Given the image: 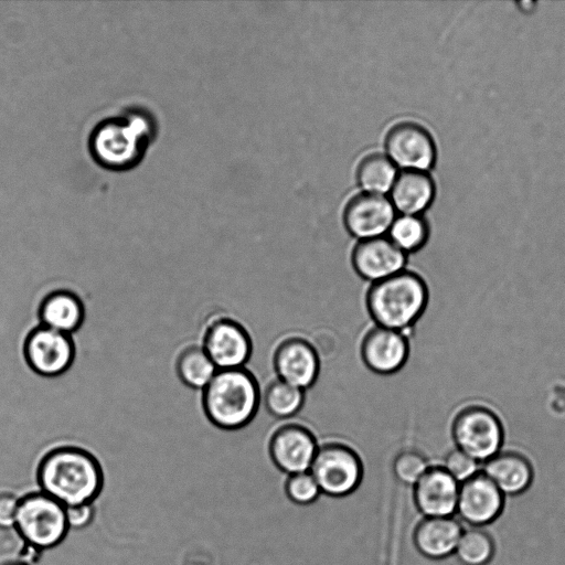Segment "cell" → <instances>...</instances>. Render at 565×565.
Here are the masks:
<instances>
[{"instance_id": "1", "label": "cell", "mask_w": 565, "mask_h": 565, "mask_svg": "<svg viewBox=\"0 0 565 565\" xmlns=\"http://www.w3.org/2000/svg\"><path fill=\"white\" fill-rule=\"evenodd\" d=\"M158 134L154 115L130 105L97 120L87 136V151L100 168L126 172L138 167Z\"/></svg>"}, {"instance_id": "2", "label": "cell", "mask_w": 565, "mask_h": 565, "mask_svg": "<svg viewBox=\"0 0 565 565\" xmlns=\"http://www.w3.org/2000/svg\"><path fill=\"white\" fill-rule=\"evenodd\" d=\"M103 484L97 460L76 447H58L46 452L36 468V486L64 507L92 503Z\"/></svg>"}, {"instance_id": "3", "label": "cell", "mask_w": 565, "mask_h": 565, "mask_svg": "<svg viewBox=\"0 0 565 565\" xmlns=\"http://www.w3.org/2000/svg\"><path fill=\"white\" fill-rule=\"evenodd\" d=\"M428 300L425 279L406 268L370 284L365 294L366 311L374 324L406 334L425 312Z\"/></svg>"}, {"instance_id": "4", "label": "cell", "mask_w": 565, "mask_h": 565, "mask_svg": "<svg viewBox=\"0 0 565 565\" xmlns=\"http://www.w3.org/2000/svg\"><path fill=\"white\" fill-rule=\"evenodd\" d=\"M262 394L255 375L246 367L217 370L203 390L209 420L227 431H238L256 416Z\"/></svg>"}, {"instance_id": "5", "label": "cell", "mask_w": 565, "mask_h": 565, "mask_svg": "<svg viewBox=\"0 0 565 565\" xmlns=\"http://www.w3.org/2000/svg\"><path fill=\"white\" fill-rule=\"evenodd\" d=\"M14 530L21 541L38 551L58 545L68 532L66 507L38 490L20 495Z\"/></svg>"}, {"instance_id": "6", "label": "cell", "mask_w": 565, "mask_h": 565, "mask_svg": "<svg viewBox=\"0 0 565 565\" xmlns=\"http://www.w3.org/2000/svg\"><path fill=\"white\" fill-rule=\"evenodd\" d=\"M451 437L457 449L480 463L500 452L504 431L500 418L492 409L469 405L455 415Z\"/></svg>"}, {"instance_id": "7", "label": "cell", "mask_w": 565, "mask_h": 565, "mask_svg": "<svg viewBox=\"0 0 565 565\" xmlns=\"http://www.w3.org/2000/svg\"><path fill=\"white\" fill-rule=\"evenodd\" d=\"M203 349L217 370L239 369L250 360L253 341L235 316L217 308L210 317Z\"/></svg>"}, {"instance_id": "8", "label": "cell", "mask_w": 565, "mask_h": 565, "mask_svg": "<svg viewBox=\"0 0 565 565\" xmlns=\"http://www.w3.org/2000/svg\"><path fill=\"white\" fill-rule=\"evenodd\" d=\"M309 471L321 492L342 497L360 484L363 465L359 454L349 445L328 441L319 445Z\"/></svg>"}, {"instance_id": "9", "label": "cell", "mask_w": 565, "mask_h": 565, "mask_svg": "<svg viewBox=\"0 0 565 565\" xmlns=\"http://www.w3.org/2000/svg\"><path fill=\"white\" fill-rule=\"evenodd\" d=\"M318 447L312 430L299 423L277 427L268 441L270 459L288 475L309 471Z\"/></svg>"}, {"instance_id": "10", "label": "cell", "mask_w": 565, "mask_h": 565, "mask_svg": "<svg viewBox=\"0 0 565 565\" xmlns=\"http://www.w3.org/2000/svg\"><path fill=\"white\" fill-rule=\"evenodd\" d=\"M23 353L28 365L41 375H57L68 369L74 356L70 334L36 326L26 335Z\"/></svg>"}, {"instance_id": "11", "label": "cell", "mask_w": 565, "mask_h": 565, "mask_svg": "<svg viewBox=\"0 0 565 565\" xmlns=\"http://www.w3.org/2000/svg\"><path fill=\"white\" fill-rule=\"evenodd\" d=\"M273 367L277 379L307 391L320 373V359L315 345L298 335L282 339L275 348Z\"/></svg>"}, {"instance_id": "12", "label": "cell", "mask_w": 565, "mask_h": 565, "mask_svg": "<svg viewBox=\"0 0 565 565\" xmlns=\"http://www.w3.org/2000/svg\"><path fill=\"white\" fill-rule=\"evenodd\" d=\"M409 352L408 334L375 324L365 332L360 343L363 364L379 375H392L401 371Z\"/></svg>"}, {"instance_id": "13", "label": "cell", "mask_w": 565, "mask_h": 565, "mask_svg": "<svg viewBox=\"0 0 565 565\" xmlns=\"http://www.w3.org/2000/svg\"><path fill=\"white\" fill-rule=\"evenodd\" d=\"M387 157L405 170L425 171L435 161V145L429 132L415 122H401L388 131Z\"/></svg>"}, {"instance_id": "14", "label": "cell", "mask_w": 565, "mask_h": 565, "mask_svg": "<svg viewBox=\"0 0 565 565\" xmlns=\"http://www.w3.org/2000/svg\"><path fill=\"white\" fill-rule=\"evenodd\" d=\"M406 262V254L384 236L359 241L351 254L354 271L370 284L404 270Z\"/></svg>"}, {"instance_id": "15", "label": "cell", "mask_w": 565, "mask_h": 565, "mask_svg": "<svg viewBox=\"0 0 565 565\" xmlns=\"http://www.w3.org/2000/svg\"><path fill=\"white\" fill-rule=\"evenodd\" d=\"M504 495L481 471L460 483L456 513L470 526H486L502 512Z\"/></svg>"}, {"instance_id": "16", "label": "cell", "mask_w": 565, "mask_h": 565, "mask_svg": "<svg viewBox=\"0 0 565 565\" xmlns=\"http://www.w3.org/2000/svg\"><path fill=\"white\" fill-rule=\"evenodd\" d=\"M395 218L392 202L382 194L363 193L347 205L344 224L360 241L383 236Z\"/></svg>"}, {"instance_id": "17", "label": "cell", "mask_w": 565, "mask_h": 565, "mask_svg": "<svg viewBox=\"0 0 565 565\" xmlns=\"http://www.w3.org/2000/svg\"><path fill=\"white\" fill-rule=\"evenodd\" d=\"M459 486L443 466H429L414 486L418 510L426 518L452 516L457 509Z\"/></svg>"}, {"instance_id": "18", "label": "cell", "mask_w": 565, "mask_h": 565, "mask_svg": "<svg viewBox=\"0 0 565 565\" xmlns=\"http://www.w3.org/2000/svg\"><path fill=\"white\" fill-rule=\"evenodd\" d=\"M481 472L504 497H515L526 491L534 478V468L527 457L518 451H500L483 462Z\"/></svg>"}, {"instance_id": "19", "label": "cell", "mask_w": 565, "mask_h": 565, "mask_svg": "<svg viewBox=\"0 0 565 565\" xmlns=\"http://www.w3.org/2000/svg\"><path fill=\"white\" fill-rule=\"evenodd\" d=\"M462 530L452 516L426 518L415 531V545L426 557L446 559L454 555Z\"/></svg>"}, {"instance_id": "20", "label": "cell", "mask_w": 565, "mask_h": 565, "mask_svg": "<svg viewBox=\"0 0 565 565\" xmlns=\"http://www.w3.org/2000/svg\"><path fill=\"white\" fill-rule=\"evenodd\" d=\"M431 178L419 170H404L392 186V204L403 214L417 215L434 198Z\"/></svg>"}, {"instance_id": "21", "label": "cell", "mask_w": 565, "mask_h": 565, "mask_svg": "<svg viewBox=\"0 0 565 565\" xmlns=\"http://www.w3.org/2000/svg\"><path fill=\"white\" fill-rule=\"evenodd\" d=\"M84 309L76 295L67 290L47 294L39 307L40 324L70 334L82 323Z\"/></svg>"}, {"instance_id": "22", "label": "cell", "mask_w": 565, "mask_h": 565, "mask_svg": "<svg viewBox=\"0 0 565 565\" xmlns=\"http://www.w3.org/2000/svg\"><path fill=\"white\" fill-rule=\"evenodd\" d=\"M179 377L190 387L204 390L217 372L203 349V343L186 345L177 362Z\"/></svg>"}, {"instance_id": "23", "label": "cell", "mask_w": 565, "mask_h": 565, "mask_svg": "<svg viewBox=\"0 0 565 565\" xmlns=\"http://www.w3.org/2000/svg\"><path fill=\"white\" fill-rule=\"evenodd\" d=\"M306 391L276 379L263 392V403L267 413L277 419H288L297 415L305 404Z\"/></svg>"}, {"instance_id": "24", "label": "cell", "mask_w": 565, "mask_h": 565, "mask_svg": "<svg viewBox=\"0 0 565 565\" xmlns=\"http://www.w3.org/2000/svg\"><path fill=\"white\" fill-rule=\"evenodd\" d=\"M494 555V542L483 526L462 530L454 556L462 565H487Z\"/></svg>"}, {"instance_id": "25", "label": "cell", "mask_w": 565, "mask_h": 565, "mask_svg": "<svg viewBox=\"0 0 565 565\" xmlns=\"http://www.w3.org/2000/svg\"><path fill=\"white\" fill-rule=\"evenodd\" d=\"M396 166L380 153L365 157L359 164L358 180L366 193L383 194L392 189L396 179Z\"/></svg>"}, {"instance_id": "26", "label": "cell", "mask_w": 565, "mask_h": 565, "mask_svg": "<svg viewBox=\"0 0 565 565\" xmlns=\"http://www.w3.org/2000/svg\"><path fill=\"white\" fill-rule=\"evenodd\" d=\"M388 238L405 254L420 249L428 237V228L418 215L402 214L394 218Z\"/></svg>"}, {"instance_id": "27", "label": "cell", "mask_w": 565, "mask_h": 565, "mask_svg": "<svg viewBox=\"0 0 565 565\" xmlns=\"http://www.w3.org/2000/svg\"><path fill=\"white\" fill-rule=\"evenodd\" d=\"M429 468L422 452L406 449L397 454L393 462L395 477L407 486H415Z\"/></svg>"}, {"instance_id": "28", "label": "cell", "mask_w": 565, "mask_h": 565, "mask_svg": "<svg viewBox=\"0 0 565 565\" xmlns=\"http://www.w3.org/2000/svg\"><path fill=\"white\" fill-rule=\"evenodd\" d=\"M289 499L297 504H310L320 494V489L310 471L289 475L286 482Z\"/></svg>"}, {"instance_id": "29", "label": "cell", "mask_w": 565, "mask_h": 565, "mask_svg": "<svg viewBox=\"0 0 565 565\" xmlns=\"http://www.w3.org/2000/svg\"><path fill=\"white\" fill-rule=\"evenodd\" d=\"M479 467L478 461L457 448L447 454L443 466L459 484L480 472Z\"/></svg>"}, {"instance_id": "30", "label": "cell", "mask_w": 565, "mask_h": 565, "mask_svg": "<svg viewBox=\"0 0 565 565\" xmlns=\"http://www.w3.org/2000/svg\"><path fill=\"white\" fill-rule=\"evenodd\" d=\"M20 495L12 490L0 492V530H14Z\"/></svg>"}, {"instance_id": "31", "label": "cell", "mask_w": 565, "mask_h": 565, "mask_svg": "<svg viewBox=\"0 0 565 565\" xmlns=\"http://www.w3.org/2000/svg\"><path fill=\"white\" fill-rule=\"evenodd\" d=\"M94 514L93 502L66 507V521L68 529L81 530L88 526L94 519Z\"/></svg>"}, {"instance_id": "32", "label": "cell", "mask_w": 565, "mask_h": 565, "mask_svg": "<svg viewBox=\"0 0 565 565\" xmlns=\"http://www.w3.org/2000/svg\"><path fill=\"white\" fill-rule=\"evenodd\" d=\"M1 565H31L28 561L20 557L19 555L15 558H10L2 563Z\"/></svg>"}]
</instances>
